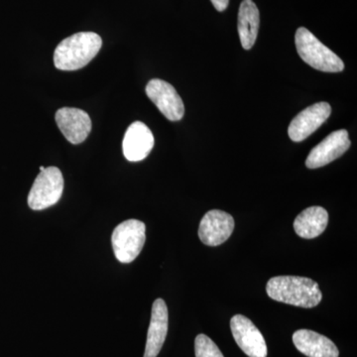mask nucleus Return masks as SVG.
<instances>
[{
	"label": "nucleus",
	"instance_id": "nucleus-1",
	"mask_svg": "<svg viewBox=\"0 0 357 357\" xmlns=\"http://www.w3.org/2000/svg\"><path fill=\"white\" fill-rule=\"evenodd\" d=\"M266 292L277 302L305 309L318 306L323 299L319 284L306 277H273L268 281Z\"/></svg>",
	"mask_w": 357,
	"mask_h": 357
},
{
	"label": "nucleus",
	"instance_id": "nucleus-18",
	"mask_svg": "<svg viewBox=\"0 0 357 357\" xmlns=\"http://www.w3.org/2000/svg\"><path fill=\"white\" fill-rule=\"evenodd\" d=\"M215 8L220 13H222L229 6V0H211Z\"/></svg>",
	"mask_w": 357,
	"mask_h": 357
},
{
	"label": "nucleus",
	"instance_id": "nucleus-16",
	"mask_svg": "<svg viewBox=\"0 0 357 357\" xmlns=\"http://www.w3.org/2000/svg\"><path fill=\"white\" fill-rule=\"evenodd\" d=\"M259 10L252 0H243L238 11V34L245 50H250L255 44L259 29Z\"/></svg>",
	"mask_w": 357,
	"mask_h": 357
},
{
	"label": "nucleus",
	"instance_id": "nucleus-5",
	"mask_svg": "<svg viewBox=\"0 0 357 357\" xmlns=\"http://www.w3.org/2000/svg\"><path fill=\"white\" fill-rule=\"evenodd\" d=\"M64 191V178L57 167L45 168L35 178L29 195L28 206L34 211H42L57 204Z\"/></svg>",
	"mask_w": 357,
	"mask_h": 357
},
{
	"label": "nucleus",
	"instance_id": "nucleus-11",
	"mask_svg": "<svg viewBox=\"0 0 357 357\" xmlns=\"http://www.w3.org/2000/svg\"><path fill=\"white\" fill-rule=\"evenodd\" d=\"M55 119L61 132L72 144L84 142L91 133V117L84 110L63 107L56 112Z\"/></svg>",
	"mask_w": 357,
	"mask_h": 357
},
{
	"label": "nucleus",
	"instance_id": "nucleus-9",
	"mask_svg": "<svg viewBox=\"0 0 357 357\" xmlns=\"http://www.w3.org/2000/svg\"><path fill=\"white\" fill-rule=\"evenodd\" d=\"M332 107L328 102L314 103L300 112L291 121L288 128L289 137L294 142H301L314 133L330 117Z\"/></svg>",
	"mask_w": 357,
	"mask_h": 357
},
{
	"label": "nucleus",
	"instance_id": "nucleus-8",
	"mask_svg": "<svg viewBox=\"0 0 357 357\" xmlns=\"http://www.w3.org/2000/svg\"><path fill=\"white\" fill-rule=\"evenodd\" d=\"M349 132L345 129L333 131L325 139L312 148L306 160L309 169H318L340 158L351 147Z\"/></svg>",
	"mask_w": 357,
	"mask_h": 357
},
{
	"label": "nucleus",
	"instance_id": "nucleus-3",
	"mask_svg": "<svg viewBox=\"0 0 357 357\" xmlns=\"http://www.w3.org/2000/svg\"><path fill=\"white\" fill-rule=\"evenodd\" d=\"M296 49L301 59L314 69L326 73H338L344 69L342 59L325 46L306 28L296 32Z\"/></svg>",
	"mask_w": 357,
	"mask_h": 357
},
{
	"label": "nucleus",
	"instance_id": "nucleus-14",
	"mask_svg": "<svg viewBox=\"0 0 357 357\" xmlns=\"http://www.w3.org/2000/svg\"><path fill=\"white\" fill-rule=\"evenodd\" d=\"M293 342L296 349L307 357H338L337 345L330 338L310 330L294 333Z\"/></svg>",
	"mask_w": 357,
	"mask_h": 357
},
{
	"label": "nucleus",
	"instance_id": "nucleus-17",
	"mask_svg": "<svg viewBox=\"0 0 357 357\" xmlns=\"http://www.w3.org/2000/svg\"><path fill=\"white\" fill-rule=\"evenodd\" d=\"M196 357H225L218 345L208 335H199L195 340Z\"/></svg>",
	"mask_w": 357,
	"mask_h": 357
},
{
	"label": "nucleus",
	"instance_id": "nucleus-4",
	"mask_svg": "<svg viewBox=\"0 0 357 357\" xmlns=\"http://www.w3.org/2000/svg\"><path fill=\"white\" fill-rule=\"evenodd\" d=\"M146 241V225L137 220H128L115 227L112 243L115 257L121 263L134 261Z\"/></svg>",
	"mask_w": 357,
	"mask_h": 357
},
{
	"label": "nucleus",
	"instance_id": "nucleus-15",
	"mask_svg": "<svg viewBox=\"0 0 357 357\" xmlns=\"http://www.w3.org/2000/svg\"><path fill=\"white\" fill-rule=\"evenodd\" d=\"M328 222V213L325 208L310 206L296 218L294 229L302 238H316L325 231Z\"/></svg>",
	"mask_w": 357,
	"mask_h": 357
},
{
	"label": "nucleus",
	"instance_id": "nucleus-12",
	"mask_svg": "<svg viewBox=\"0 0 357 357\" xmlns=\"http://www.w3.org/2000/svg\"><path fill=\"white\" fill-rule=\"evenodd\" d=\"M154 136L146 124L133 122L129 126L122 142L126 158L130 162H139L146 158L154 147Z\"/></svg>",
	"mask_w": 357,
	"mask_h": 357
},
{
	"label": "nucleus",
	"instance_id": "nucleus-6",
	"mask_svg": "<svg viewBox=\"0 0 357 357\" xmlns=\"http://www.w3.org/2000/svg\"><path fill=\"white\" fill-rule=\"evenodd\" d=\"M146 93L169 121H181L184 116V102L172 84L159 79H151L147 84Z\"/></svg>",
	"mask_w": 357,
	"mask_h": 357
},
{
	"label": "nucleus",
	"instance_id": "nucleus-2",
	"mask_svg": "<svg viewBox=\"0 0 357 357\" xmlns=\"http://www.w3.org/2000/svg\"><path fill=\"white\" fill-rule=\"evenodd\" d=\"M102 40L93 32H79L63 40L54 52V64L61 70H77L98 55Z\"/></svg>",
	"mask_w": 357,
	"mask_h": 357
},
{
	"label": "nucleus",
	"instance_id": "nucleus-10",
	"mask_svg": "<svg viewBox=\"0 0 357 357\" xmlns=\"http://www.w3.org/2000/svg\"><path fill=\"white\" fill-rule=\"evenodd\" d=\"M234 218L220 210L208 211L201 220L199 237L208 246H218L229 238L234 230Z\"/></svg>",
	"mask_w": 357,
	"mask_h": 357
},
{
	"label": "nucleus",
	"instance_id": "nucleus-13",
	"mask_svg": "<svg viewBox=\"0 0 357 357\" xmlns=\"http://www.w3.org/2000/svg\"><path fill=\"white\" fill-rule=\"evenodd\" d=\"M168 307L165 301L157 299L152 306L151 321L148 328L144 357H157L168 333Z\"/></svg>",
	"mask_w": 357,
	"mask_h": 357
},
{
	"label": "nucleus",
	"instance_id": "nucleus-7",
	"mask_svg": "<svg viewBox=\"0 0 357 357\" xmlns=\"http://www.w3.org/2000/svg\"><path fill=\"white\" fill-rule=\"evenodd\" d=\"M230 328L236 344L249 357H267L264 337L255 324L243 314H236L230 321Z\"/></svg>",
	"mask_w": 357,
	"mask_h": 357
},
{
	"label": "nucleus",
	"instance_id": "nucleus-19",
	"mask_svg": "<svg viewBox=\"0 0 357 357\" xmlns=\"http://www.w3.org/2000/svg\"><path fill=\"white\" fill-rule=\"evenodd\" d=\"M44 169H45V168H44V167H42V166H41V167H40V171H43V170H44Z\"/></svg>",
	"mask_w": 357,
	"mask_h": 357
}]
</instances>
